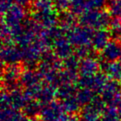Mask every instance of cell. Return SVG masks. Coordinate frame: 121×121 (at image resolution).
<instances>
[]
</instances>
